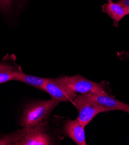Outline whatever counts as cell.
<instances>
[{
    "label": "cell",
    "instance_id": "obj_8",
    "mask_svg": "<svg viewBox=\"0 0 129 145\" xmlns=\"http://www.w3.org/2000/svg\"><path fill=\"white\" fill-rule=\"evenodd\" d=\"M84 127L77 119L68 120L64 124L63 131L66 136L77 145H86Z\"/></svg>",
    "mask_w": 129,
    "mask_h": 145
},
{
    "label": "cell",
    "instance_id": "obj_9",
    "mask_svg": "<svg viewBox=\"0 0 129 145\" xmlns=\"http://www.w3.org/2000/svg\"><path fill=\"white\" fill-rule=\"evenodd\" d=\"M20 68L16 63L15 55L5 56L0 61V84L13 80L14 74Z\"/></svg>",
    "mask_w": 129,
    "mask_h": 145
},
{
    "label": "cell",
    "instance_id": "obj_12",
    "mask_svg": "<svg viewBox=\"0 0 129 145\" xmlns=\"http://www.w3.org/2000/svg\"><path fill=\"white\" fill-rule=\"evenodd\" d=\"M26 134V129L23 128L21 129L12 132L6 135L0 136V145H17Z\"/></svg>",
    "mask_w": 129,
    "mask_h": 145
},
{
    "label": "cell",
    "instance_id": "obj_7",
    "mask_svg": "<svg viewBox=\"0 0 129 145\" xmlns=\"http://www.w3.org/2000/svg\"><path fill=\"white\" fill-rule=\"evenodd\" d=\"M90 99L105 108L108 112L122 110L129 114V104L114 98L109 94H85Z\"/></svg>",
    "mask_w": 129,
    "mask_h": 145
},
{
    "label": "cell",
    "instance_id": "obj_3",
    "mask_svg": "<svg viewBox=\"0 0 129 145\" xmlns=\"http://www.w3.org/2000/svg\"><path fill=\"white\" fill-rule=\"evenodd\" d=\"M62 81L76 93L81 94L108 95L103 85L90 80L80 75L61 76Z\"/></svg>",
    "mask_w": 129,
    "mask_h": 145
},
{
    "label": "cell",
    "instance_id": "obj_11",
    "mask_svg": "<svg viewBox=\"0 0 129 145\" xmlns=\"http://www.w3.org/2000/svg\"><path fill=\"white\" fill-rule=\"evenodd\" d=\"M47 78H41L24 74L21 68L16 71L13 75V80L23 82L33 88L42 90H44L45 82Z\"/></svg>",
    "mask_w": 129,
    "mask_h": 145
},
{
    "label": "cell",
    "instance_id": "obj_5",
    "mask_svg": "<svg viewBox=\"0 0 129 145\" xmlns=\"http://www.w3.org/2000/svg\"><path fill=\"white\" fill-rule=\"evenodd\" d=\"M47 123L44 121L34 127L26 128V134L17 145L52 144L51 138L47 131Z\"/></svg>",
    "mask_w": 129,
    "mask_h": 145
},
{
    "label": "cell",
    "instance_id": "obj_1",
    "mask_svg": "<svg viewBox=\"0 0 129 145\" xmlns=\"http://www.w3.org/2000/svg\"><path fill=\"white\" fill-rule=\"evenodd\" d=\"M60 102L52 99L27 104L23 109L19 124L23 128L34 127L46 120Z\"/></svg>",
    "mask_w": 129,
    "mask_h": 145
},
{
    "label": "cell",
    "instance_id": "obj_14",
    "mask_svg": "<svg viewBox=\"0 0 129 145\" xmlns=\"http://www.w3.org/2000/svg\"><path fill=\"white\" fill-rule=\"evenodd\" d=\"M124 56H126V57L128 58V59H129V51L125 53V55H124Z\"/></svg>",
    "mask_w": 129,
    "mask_h": 145
},
{
    "label": "cell",
    "instance_id": "obj_4",
    "mask_svg": "<svg viewBox=\"0 0 129 145\" xmlns=\"http://www.w3.org/2000/svg\"><path fill=\"white\" fill-rule=\"evenodd\" d=\"M43 91L47 93L51 99L61 102H71L77 96L76 93L73 91L62 81L61 77L55 79L47 78L44 86Z\"/></svg>",
    "mask_w": 129,
    "mask_h": 145
},
{
    "label": "cell",
    "instance_id": "obj_13",
    "mask_svg": "<svg viewBox=\"0 0 129 145\" xmlns=\"http://www.w3.org/2000/svg\"><path fill=\"white\" fill-rule=\"evenodd\" d=\"M117 3L124 7L129 8V0H118Z\"/></svg>",
    "mask_w": 129,
    "mask_h": 145
},
{
    "label": "cell",
    "instance_id": "obj_15",
    "mask_svg": "<svg viewBox=\"0 0 129 145\" xmlns=\"http://www.w3.org/2000/svg\"><path fill=\"white\" fill-rule=\"evenodd\" d=\"M125 8L126 9L127 13V15H128V14H129V8H128V7H125Z\"/></svg>",
    "mask_w": 129,
    "mask_h": 145
},
{
    "label": "cell",
    "instance_id": "obj_2",
    "mask_svg": "<svg viewBox=\"0 0 129 145\" xmlns=\"http://www.w3.org/2000/svg\"><path fill=\"white\" fill-rule=\"evenodd\" d=\"M71 103L78 110L77 119L84 127L89 124L98 113L108 112L84 94L77 95Z\"/></svg>",
    "mask_w": 129,
    "mask_h": 145
},
{
    "label": "cell",
    "instance_id": "obj_6",
    "mask_svg": "<svg viewBox=\"0 0 129 145\" xmlns=\"http://www.w3.org/2000/svg\"><path fill=\"white\" fill-rule=\"evenodd\" d=\"M32 0H0V16L8 23H15Z\"/></svg>",
    "mask_w": 129,
    "mask_h": 145
},
{
    "label": "cell",
    "instance_id": "obj_10",
    "mask_svg": "<svg viewBox=\"0 0 129 145\" xmlns=\"http://www.w3.org/2000/svg\"><path fill=\"white\" fill-rule=\"evenodd\" d=\"M107 3L102 5V12L106 13L113 20V25L118 27L122 19L127 15L126 9L124 7L114 3L112 0H107Z\"/></svg>",
    "mask_w": 129,
    "mask_h": 145
}]
</instances>
